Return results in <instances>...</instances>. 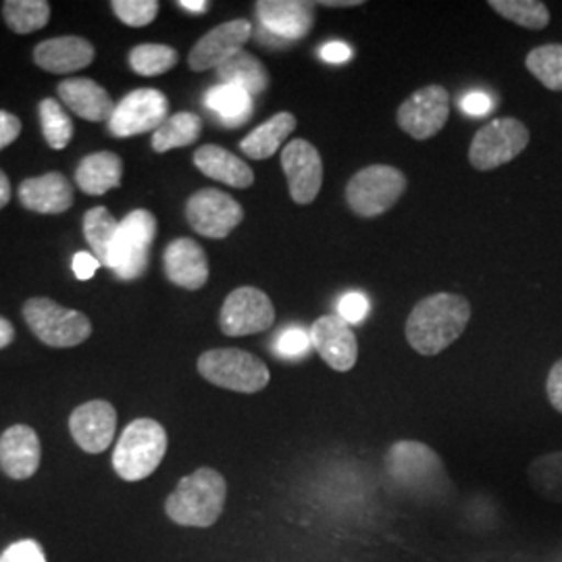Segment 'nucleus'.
Returning a JSON list of instances; mask_svg holds the SVG:
<instances>
[{"instance_id": "22", "label": "nucleus", "mask_w": 562, "mask_h": 562, "mask_svg": "<svg viewBox=\"0 0 562 562\" xmlns=\"http://www.w3.org/2000/svg\"><path fill=\"white\" fill-rule=\"evenodd\" d=\"M94 46L86 38L63 36L41 42L34 50V60L48 74H74L88 67L94 60Z\"/></svg>"}, {"instance_id": "43", "label": "nucleus", "mask_w": 562, "mask_h": 562, "mask_svg": "<svg viewBox=\"0 0 562 562\" xmlns=\"http://www.w3.org/2000/svg\"><path fill=\"white\" fill-rule=\"evenodd\" d=\"M21 121L7 111H0V150L20 138Z\"/></svg>"}, {"instance_id": "16", "label": "nucleus", "mask_w": 562, "mask_h": 562, "mask_svg": "<svg viewBox=\"0 0 562 562\" xmlns=\"http://www.w3.org/2000/svg\"><path fill=\"white\" fill-rule=\"evenodd\" d=\"M311 341L334 371L346 373L359 359L357 334L338 315H323L311 327Z\"/></svg>"}, {"instance_id": "29", "label": "nucleus", "mask_w": 562, "mask_h": 562, "mask_svg": "<svg viewBox=\"0 0 562 562\" xmlns=\"http://www.w3.org/2000/svg\"><path fill=\"white\" fill-rule=\"evenodd\" d=\"M202 120L196 113H176L153 134V150L167 153L181 146H190L201 138Z\"/></svg>"}, {"instance_id": "34", "label": "nucleus", "mask_w": 562, "mask_h": 562, "mask_svg": "<svg viewBox=\"0 0 562 562\" xmlns=\"http://www.w3.org/2000/svg\"><path fill=\"white\" fill-rule=\"evenodd\" d=\"M525 65L529 74L552 92H562V44H543L533 48Z\"/></svg>"}, {"instance_id": "45", "label": "nucleus", "mask_w": 562, "mask_h": 562, "mask_svg": "<svg viewBox=\"0 0 562 562\" xmlns=\"http://www.w3.org/2000/svg\"><path fill=\"white\" fill-rule=\"evenodd\" d=\"M319 55L327 63H346V60L352 57V48L346 42H327V44H323Z\"/></svg>"}, {"instance_id": "14", "label": "nucleus", "mask_w": 562, "mask_h": 562, "mask_svg": "<svg viewBox=\"0 0 562 562\" xmlns=\"http://www.w3.org/2000/svg\"><path fill=\"white\" fill-rule=\"evenodd\" d=\"M281 169L288 178L290 196L296 204H311L323 186V161L319 150L308 140H292L281 150Z\"/></svg>"}, {"instance_id": "48", "label": "nucleus", "mask_w": 562, "mask_h": 562, "mask_svg": "<svg viewBox=\"0 0 562 562\" xmlns=\"http://www.w3.org/2000/svg\"><path fill=\"white\" fill-rule=\"evenodd\" d=\"M11 201V181L0 171V209H4Z\"/></svg>"}, {"instance_id": "40", "label": "nucleus", "mask_w": 562, "mask_h": 562, "mask_svg": "<svg viewBox=\"0 0 562 562\" xmlns=\"http://www.w3.org/2000/svg\"><path fill=\"white\" fill-rule=\"evenodd\" d=\"M369 315V299L361 292H348L338 302V317L348 323H361Z\"/></svg>"}, {"instance_id": "13", "label": "nucleus", "mask_w": 562, "mask_h": 562, "mask_svg": "<svg viewBox=\"0 0 562 562\" xmlns=\"http://www.w3.org/2000/svg\"><path fill=\"white\" fill-rule=\"evenodd\" d=\"M450 117V94L443 86H427L413 92L398 106V127L415 140H429L442 132Z\"/></svg>"}, {"instance_id": "44", "label": "nucleus", "mask_w": 562, "mask_h": 562, "mask_svg": "<svg viewBox=\"0 0 562 562\" xmlns=\"http://www.w3.org/2000/svg\"><path fill=\"white\" fill-rule=\"evenodd\" d=\"M99 267L101 261L92 252H78L74 257V273L78 280H90Z\"/></svg>"}, {"instance_id": "5", "label": "nucleus", "mask_w": 562, "mask_h": 562, "mask_svg": "<svg viewBox=\"0 0 562 562\" xmlns=\"http://www.w3.org/2000/svg\"><path fill=\"white\" fill-rule=\"evenodd\" d=\"M385 473L402 490L413 494H434L446 480L443 462L427 443L401 440L385 454Z\"/></svg>"}, {"instance_id": "33", "label": "nucleus", "mask_w": 562, "mask_h": 562, "mask_svg": "<svg viewBox=\"0 0 562 562\" xmlns=\"http://www.w3.org/2000/svg\"><path fill=\"white\" fill-rule=\"evenodd\" d=\"M529 483L550 503H562V452L543 454L529 464Z\"/></svg>"}, {"instance_id": "41", "label": "nucleus", "mask_w": 562, "mask_h": 562, "mask_svg": "<svg viewBox=\"0 0 562 562\" xmlns=\"http://www.w3.org/2000/svg\"><path fill=\"white\" fill-rule=\"evenodd\" d=\"M546 394L550 404L562 415V359L554 362V367L550 369V375L546 382Z\"/></svg>"}, {"instance_id": "3", "label": "nucleus", "mask_w": 562, "mask_h": 562, "mask_svg": "<svg viewBox=\"0 0 562 562\" xmlns=\"http://www.w3.org/2000/svg\"><path fill=\"white\" fill-rule=\"evenodd\" d=\"M167 452V431L161 423L136 419L130 423L113 452V469L125 482L150 477Z\"/></svg>"}, {"instance_id": "10", "label": "nucleus", "mask_w": 562, "mask_h": 562, "mask_svg": "<svg viewBox=\"0 0 562 562\" xmlns=\"http://www.w3.org/2000/svg\"><path fill=\"white\" fill-rule=\"evenodd\" d=\"M186 220L190 227L211 240L227 238L244 220L240 202L215 188L194 192L186 202Z\"/></svg>"}, {"instance_id": "32", "label": "nucleus", "mask_w": 562, "mask_h": 562, "mask_svg": "<svg viewBox=\"0 0 562 562\" xmlns=\"http://www.w3.org/2000/svg\"><path fill=\"white\" fill-rule=\"evenodd\" d=\"M180 55L173 46L167 44H140L130 53V67L144 78H157L173 69Z\"/></svg>"}, {"instance_id": "47", "label": "nucleus", "mask_w": 562, "mask_h": 562, "mask_svg": "<svg viewBox=\"0 0 562 562\" xmlns=\"http://www.w3.org/2000/svg\"><path fill=\"white\" fill-rule=\"evenodd\" d=\"M178 7H181L183 11H190V13H206L211 2H206V0H180Z\"/></svg>"}, {"instance_id": "8", "label": "nucleus", "mask_w": 562, "mask_h": 562, "mask_svg": "<svg viewBox=\"0 0 562 562\" xmlns=\"http://www.w3.org/2000/svg\"><path fill=\"white\" fill-rule=\"evenodd\" d=\"M23 317L34 336L53 348H74L92 334V323L83 313L50 299H30L23 304Z\"/></svg>"}, {"instance_id": "9", "label": "nucleus", "mask_w": 562, "mask_h": 562, "mask_svg": "<svg viewBox=\"0 0 562 562\" xmlns=\"http://www.w3.org/2000/svg\"><path fill=\"white\" fill-rule=\"evenodd\" d=\"M529 144V130L513 117L490 121L469 146V162L477 171H492L517 159Z\"/></svg>"}, {"instance_id": "1", "label": "nucleus", "mask_w": 562, "mask_h": 562, "mask_svg": "<svg viewBox=\"0 0 562 562\" xmlns=\"http://www.w3.org/2000/svg\"><path fill=\"white\" fill-rule=\"evenodd\" d=\"M471 319V304L461 294L438 292L423 299L406 319V340L423 357H436L459 340Z\"/></svg>"}, {"instance_id": "15", "label": "nucleus", "mask_w": 562, "mask_h": 562, "mask_svg": "<svg viewBox=\"0 0 562 562\" xmlns=\"http://www.w3.org/2000/svg\"><path fill=\"white\" fill-rule=\"evenodd\" d=\"M252 36V23L248 20L225 21L204 34L190 50L188 65L192 71L217 69L223 63L238 55Z\"/></svg>"}, {"instance_id": "39", "label": "nucleus", "mask_w": 562, "mask_h": 562, "mask_svg": "<svg viewBox=\"0 0 562 562\" xmlns=\"http://www.w3.org/2000/svg\"><path fill=\"white\" fill-rule=\"evenodd\" d=\"M0 562H48L46 554L42 550L41 543L36 540H21V542L11 543L2 554Z\"/></svg>"}, {"instance_id": "49", "label": "nucleus", "mask_w": 562, "mask_h": 562, "mask_svg": "<svg viewBox=\"0 0 562 562\" xmlns=\"http://www.w3.org/2000/svg\"><path fill=\"white\" fill-rule=\"evenodd\" d=\"M322 7H359V4H362L361 0H322L319 2Z\"/></svg>"}, {"instance_id": "25", "label": "nucleus", "mask_w": 562, "mask_h": 562, "mask_svg": "<svg viewBox=\"0 0 562 562\" xmlns=\"http://www.w3.org/2000/svg\"><path fill=\"white\" fill-rule=\"evenodd\" d=\"M123 162L115 153H94L81 159L76 171V181L81 192L90 196H102L113 188H120Z\"/></svg>"}, {"instance_id": "31", "label": "nucleus", "mask_w": 562, "mask_h": 562, "mask_svg": "<svg viewBox=\"0 0 562 562\" xmlns=\"http://www.w3.org/2000/svg\"><path fill=\"white\" fill-rule=\"evenodd\" d=\"M117 229H120V222H115V217L104 206L90 209L83 217L86 240L92 248V255L101 261V265H106L109 250L117 236Z\"/></svg>"}, {"instance_id": "12", "label": "nucleus", "mask_w": 562, "mask_h": 562, "mask_svg": "<svg viewBox=\"0 0 562 562\" xmlns=\"http://www.w3.org/2000/svg\"><path fill=\"white\" fill-rule=\"evenodd\" d=\"M169 115V101L161 90L140 88L130 92L115 106L109 121V132L117 138H132L146 132H157Z\"/></svg>"}, {"instance_id": "23", "label": "nucleus", "mask_w": 562, "mask_h": 562, "mask_svg": "<svg viewBox=\"0 0 562 562\" xmlns=\"http://www.w3.org/2000/svg\"><path fill=\"white\" fill-rule=\"evenodd\" d=\"M59 97L65 106L80 115L81 120L94 123L111 121L115 113V102L109 97V92L97 81L86 78L60 81Z\"/></svg>"}, {"instance_id": "24", "label": "nucleus", "mask_w": 562, "mask_h": 562, "mask_svg": "<svg viewBox=\"0 0 562 562\" xmlns=\"http://www.w3.org/2000/svg\"><path fill=\"white\" fill-rule=\"evenodd\" d=\"M194 165L202 176L222 181L232 188H250L255 183V171L229 150L215 144H204L194 153Z\"/></svg>"}, {"instance_id": "38", "label": "nucleus", "mask_w": 562, "mask_h": 562, "mask_svg": "<svg viewBox=\"0 0 562 562\" xmlns=\"http://www.w3.org/2000/svg\"><path fill=\"white\" fill-rule=\"evenodd\" d=\"M311 334H306L302 327H290L285 331H281L280 338L276 340V352L288 359H296L306 355V350L311 348Z\"/></svg>"}, {"instance_id": "36", "label": "nucleus", "mask_w": 562, "mask_h": 562, "mask_svg": "<svg viewBox=\"0 0 562 562\" xmlns=\"http://www.w3.org/2000/svg\"><path fill=\"white\" fill-rule=\"evenodd\" d=\"M41 123L44 140L55 150H63L74 138V121L55 99L41 102Z\"/></svg>"}, {"instance_id": "2", "label": "nucleus", "mask_w": 562, "mask_h": 562, "mask_svg": "<svg viewBox=\"0 0 562 562\" xmlns=\"http://www.w3.org/2000/svg\"><path fill=\"white\" fill-rule=\"evenodd\" d=\"M227 501V483L215 469L202 467L183 477L169 494L167 517L183 527H211L220 521Z\"/></svg>"}, {"instance_id": "27", "label": "nucleus", "mask_w": 562, "mask_h": 562, "mask_svg": "<svg viewBox=\"0 0 562 562\" xmlns=\"http://www.w3.org/2000/svg\"><path fill=\"white\" fill-rule=\"evenodd\" d=\"M217 78L222 83L238 86L246 90L250 97L262 94L269 88V71L265 69L261 60L255 55L240 50L232 59L225 60L222 67H217Z\"/></svg>"}, {"instance_id": "28", "label": "nucleus", "mask_w": 562, "mask_h": 562, "mask_svg": "<svg viewBox=\"0 0 562 562\" xmlns=\"http://www.w3.org/2000/svg\"><path fill=\"white\" fill-rule=\"evenodd\" d=\"M206 106L225 123V127H240L252 117V97L238 86L220 83L206 92Z\"/></svg>"}, {"instance_id": "11", "label": "nucleus", "mask_w": 562, "mask_h": 562, "mask_svg": "<svg viewBox=\"0 0 562 562\" xmlns=\"http://www.w3.org/2000/svg\"><path fill=\"white\" fill-rule=\"evenodd\" d=\"M276 323V306L271 299L252 285L234 290L220 313V327L229 338H241L267 331Z\"/></svg>"}, {"instance_id": "7", "label": "nucleus", "mask_w": 562, "mask_h": 562, "mask_svg": "<svg viewBox=\"0 0 562 562\" xmlns=\"http://www.w3.org/2000/svg\"><path fill=\"white\" fill-rule=\"evenodd\" d=\"M157 238V220L153 213L138 209L120 222L117 236L109 250L106 265L120 280H138L150 262V248Z\"/></svg>"}, {"instance_id": "21", "label": "nucleus", "mask_w": 562, "mask_h": 562, "mask_svg": "<svg viewBox=\"0 0 562 562\" xmlns=\"http://www.w3.org/2000/svg\"><path fill=\"white\" fill-rule=\"evenodd\" d=\"M20 201L27 211L42 215H59L74 204V188L63 173H46L21 181Z\"/></svg>"}, {"instance_id": "35", "label": "nucleus", "mask_w": 562, "mask_h": 562, "mask_svg": "<svg viewBox=\"0 0 562 562\" xmlns=\"http://www.w3.org/2000/svg\"><path fill=\"white\" fill-rule=\"evenodd\" d=\"M490 7L504 20L527 30H543L550 23V11L540 0H490Z\"/></svg>"}, {"instance_id": "17", "label": "nucleus", "mask_w": 562, "mask_h": 562, "mask_svg": "<svg viewBox=\"0 0 562 562\" xmlns=\"http://www.w3.org/2000/svg\"><path fill=\"white\" fill-rule=\"evenodd\" d=\"M69 429L81 450L90 454H101L115 438L117 413L109 402H86L71 413Z\"/></svg>"}, {"instance_id": "20", "label": "nucleus", "mask_w": 562, "mask_h": 562, "mask_svg": "<svg viewBox=\"0 0 562 562\" xmlns=\"http://www.w3.org/2000/svg\"><path fill=\"white\" fill-rule=\"evenodd\" d=\"M38 434L27 425H13L0 436V469L11 480H27L41 467Z\"/></svg>"}, {"instance_id": "26", "label": "nucleus", "mask_w": 562, "mask_h": 562, "mask_svg": "<svg viewBox=\"0 0 562 562\" xmlns=\"http://www.w3.org/2000/svg\"><path fill=\"white\" fill-rule=\"evenodd\" d=\"M296 130V117L292 113H278L271 120L261 123L257 130H252L244 140L240 142V150L255 159L265 161L271 159L281 148V144L290 138V134Z\"/></svg>"}, {"instance_id": "37", "label": "nucleus", "mask_w": 562, "mask_h": 562, "mask_svg": "<svg viewBox=\"0 0 562 562\" xmlns=\"http://www.w3.org/2000/svg\"><path fill=\"white\" fill-rule=\"evenodd\" d=\"M161 4L157 0H115L113 11L125 25L144 27L157 20Z\"/></svg>"}, {"instance_id": "18", "label": "nucleus", "mask_w": 562, "mask_h": 562, "mask_svg": "<svg viewBox=\"0 0 562 562\" xmlns=\"http://www.w3.org/2000/svg\"><path fill=\"white\" fill-rule=\"evenodd\" d=\"M257 18L262 27L283 41H302L315 23L317 2L306 0H259Z\"/></svg>"}, {"instance_id": "4", "label": "nucleus", "mask_w": 562, "mask_h": 562, "mask_svg": "<svg viewBox=\"0 0 562 562\" xmlns=\"http://www.w3.org/2000/svg\"><path fill=\"white\" fill-rule=\"evenodd\" d=\"M199 373L217 387L257 394L271 382L269 367L255 355L240 348H215L201 355Z\"/></svg>"}, {"instance_id": "6", "label": "nucleus", "mask_w": 562, "mask_h": 562, "mask_svg": "<svg viewBox=\"0 0 562 562\" xmlns=\"http://www.w3.org/2000/svg\"><path fill=\"white\" fill-rule=\"evenodd\" d=\"M406 190V178L392 165H369L357 171L346 183L348 209L364 217H380L401 201Z\"/></svg>"}, {"instance_id": "42", "label": "nucleus", "mask_w": 562, "mask_h": 562, "mask_svg": "<svg viewBox=\"0 0 562 562\" xmlns=\"http://www.w3.org/2000/svg\"><path fill=\"white\" fill-rule=\"evenodd\" d=\"M492 99L483 92H471L467 94L461 101V109L467 115H473V117H483L487 113H492Z\"/></svg>"}, {"instance_id": "46", "label": "nucleus", "mask_w": 562, "mask_h": 562, "mask_svg": "<svg viewBox=\"0 0 562 562\" xmlns=\"http://www.w3.org/2000/svg\"><path fill=\"white\" fill-rule=\"evenodd\" d=\"M15 340V327L13 323L4 317H0V350L7 348L11 341Z\"/></svg>"}, {"instance_id": "19", "label": "nucleus", "mask_w": 562, "mask_h": 562, "mask_svg": "<svg viewBox=\"0 0 562 562\" xmlns=\"http://www.w3.org/2000/svg\"><path fill=\"white\" fill-rule=\"evenodd\" d=\"M162 267L167 280L183 290H201L209 281V259L199 241L178 238L165 248Z\"/></svg>"}, {"instance_id": "30", "label": "nucleus", "mask_w": 562, "mask_h": 562, "mask_svg": "<svg viewBox=\"0 0 562 562\" xmlns=\"http://www.w3.org/2000/svg\"><path fill=\"white\" fill-rule=\"evenodd\" d=\"M2 18L15 34H32L50 20V4L46 0H7Z\"/></svg>"}]
</instances>
